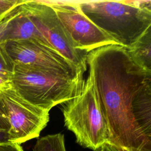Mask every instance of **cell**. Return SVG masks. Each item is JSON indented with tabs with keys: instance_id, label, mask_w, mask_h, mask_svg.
Segmentation results:
<instances>
[{
	"instance_id": "obj_1",
	"label": "cell",
	"mask_w": 151,
	"mask_h": 151,
	"mask_svg": "<svg viewBox=\"0 0 151 151\" xmlns=\"http://www.w3.org/2000/svg\"><path fill=\"white\" fill-rule=\"evenodd\" d=\"M109 143L122 151H151V71L127 48L107 45L87 55Z\"/></svg>"
},
{
	"instance_id": "obj_2",
	"label": "cell",
	"mask_w": 151,
	"mask_h": 151,
	"mask_svg": "<svg viewBox=\"0 0 151 151\" xmlns=\"http://www.w3.org/2000/svg\"><path fill=\"white\" fill-rule=\"evenodd\" d=\"M84 81L83 76H73L54 70L14 64L10 84L24 99L50 111L55 106L77 96Z\"/></svg>"
},
{
	"instance_id": "obj_3",
	"label": "cell",
	"mask_w": 151,
	"mask_h": 151,
	"mask_svg": "<svg viewBox=\"0 0 151 151\" xmlns=\"http://www.w3.org/2000/svg\"><path fill=\"white\" fill-rule=\"evenodd\" d=\"M81 12L121 46L129 48L151 27V11L129 1L76 2Z\"/></svg>"
},
{
	"instance_id": "obj_4",
	"label": "cell",
	"mask_w": 151,
	"mask_h": 151,
	"mask_svg": "<svg viewBox=\"0 0 151 151\" xmlns=\"http://www.w3.org/2000/svg\"><path fill=\"white\" fill-rule=\"evenodd\" d=\"M65 126L83 147L97 151L109 143L104 117L88 74L80 93L63 105Z\"/></svg>"
},
{
	"instance_id": "obj_5",
	"label": "cell",
	"mask_w": 151,
	"mask_h": 151,
	"mask_svg": "<svg viewBox=\"0 0 151 151\" xmlns=\"http://www.w3.org/2000/svg\"><path fill=\"white\" fill-rule=\"evenodd\" d=\"M10 124L11 143L21 144L39 137L49 121V111L32 104L11 87L0 91Z\"/></svg>"
},
{
	"instance_id": "obj_6",
	"label": "cell",
	"mask_w": 151,
	"mask_h": 151,
	"mask_svg": "<svg viewBox=\"0 0 151 151\" xmlns=\"http://www.w3.org/2000/svg\"><path fill=\"white\" fill-rule=\"evenodd\" d=\"M22 6L52 47L84 73L87 53L74 47L51 6L45 1L24 0Z\"/></svg>"
},
{
	"instance_id": "obj_7",
	"label": "cell",
	"mask_w": 151,
	"mask_h": 151,
	"mask_svg": "<svg viewBox=\"0 0 151 151\" xmlns=\"http://www.w3.org/2000/svg\"><path fill=\"white\" fill-rule=\"evenodd\" d=\"M45 2L54 9L77 50L88 54L103 46L118 45L81 12L76 2Z\"/></svg>"
},
{
	"instance_id": "obj_8",
	"label": "cell",
	"mask_w": 151,
	"mask_h": 151,
	"mask_svg": "<svg viewBox=\"0 0 151 151\" xmlns=\"http://www.w3.org/2000/svg\"><path fill=\"white\" fill-rule=\"evenodd\" d=\"M14 64L31 65L67 74L83 76L84 72L57 51L30 40H9L2 43Z\"/></svg>"
},
{
	"instance_id": "obj_9",
	"label": "cell",
	"mask_w": 151,
	"mask_h": 151,
	"mask_svg": "<svg viewBox=\"0 0 151 151\" xmlns=\"http://www.w3.org/2000/svg\"><path fill=\"white\" fill-rule=\"evenodd\" d=\"M22 2L17 7L15 15L6 25L1 44L9 40H30L54 49L23 8Z\"/></svg>"
},
{
	"instance_id": "obj_10",
	"label": "cell",
	"mask_w": 151,
	"mask_h": 151,
	"mask_svg": "<svg viewBox=\"0 0 151 151\" xmlns=\"http://www.w3.org/2000/svg\"><path fill=\"white\" fill-rule=\"evenodd\" d=\"M127 49L137 63L151 71V27Z\"/></svg>"
},
{
	"instance_id": "obj_11",
	"label": "cell",
	"mask_w": 151,
	"mask_h": 151,
	"mask_svg": "<svg viewBox=\"0 0 151 151\" xmlns=\"http://www.w3.org/2000/svg\"><path fill=\"white\" fill-rule=\"evenodd\" d=\"M33 151H66L64 136L62 133L48 134L38 139Z\"/></svg>"
},
{
	"instance_id": "obj_12",
	"label": "cell",
	"mask_w": 151,
	"mask_h": 151,
	"mask_svg": "<svg viewBox=\"0 0 151 151\" xmlns=\"http://www.w3.org/2000/svg\"><path fill=\"white\" fill-rule=\"evenodd\" d=\"M14 68V63L6 53L3 44H0V77L10 83Z\"/></svg>"
},
{
	"instance_id": "obj_13",
	"label": "cell",
	"mask_w": 151,
	"mask_h": 151,
	"mask_svg": "<svg viewBox=\"0 0 151 151\" xmlns=\"http://www.w3.org/2000/svg\"><path fill=\"white\" fill-rule=\"evenodd\" d=\"M24 0H0V21L19 5Z\"/></svg>"
},
{
	"instance_id": "obj_14",
	"label": "cell",
	"mask_w": 151,
	"mask_h": 151,
	"mask_svg": "<svg viewBox=\"0 0 151 151\" xmlns=\"http://www.w3.org/2000/svg\"><path fill=\"white\" fill-rule=\"evenodd\" d=\"M10 124L6 117L4 106L0 97V131L9 132Z\"/></svg>"
},
{
	"instance_id": "obj_15",
	"label": "cell",
	"mask_w": 151,
	"mask_h": 151,
	"mask_svg": "<svg viewBox=\"0 0 151 151\" xmlns=\"http://www.w3.org/2000/svg\"><path fill=\"white\" fill-rule=\"evenodd\" d=\"M17 7L14 9H13L4 18H3L2 20L0 21V44H1V38H2V37L3 36V34H4V31L5 29V28H6V27L8 25V22H9V21L12 18V17L15 15Z\"/></svg>"
},
{
	"instance_id": "obj_16",
	"label": "cell",
	"mask_w": 151,
	"mask_h": 151,
	"mask_svg": "<svg viewBox=\"0 0 151 151\" xmlns=\"http://www.w3.org/2000/svg\"><path fill=\"white\" fill-rule=\"evenodd\" d=\"M0 151H24V150L19 144L8 143L0 144Z\"/></svg>"
},
{
	"instance_id": "obj_17",
	"label": "cell",
	"mask_w": 151,
	"mask_h": 151,
	"mask_svg": "<svg viewBox=\"0 0 151 151\" xmlns=\"http://www.w3.org/2000/svg\"><path fill=\"white\" fill-rule=\"evenodd\" d=\"M11 143L9 141V135L8 132L0 131V144Z\"/></svg>"
},
{
	"instance_id": "obj_18",
	"label": "cell",
	"mask_w": 151,
	"mask_h": 151,
	"mask_svg": "<svg viewBox=\"0 0 151 151\" xmlns=\"http://www.w3.org/2000/svg\"><path fill=\"white\" fill-rule=\"evenodd\" d=\"M10 87H11L10 83L5 81V80H4L2 78L0 77V91L9 88Z\"/></svg>"
},
{
	"instance_id": "obj_19",
	"label": "cell",
	"mask_w": 151,
	"mask_h": 151,
	"mask_svg": "<svg viewBox=\"0 0 151 151\" xmlns=\"http://www.w3.org/2000/svg\"><path fill=\"white\" fill-rule=\"evenodd\" d=\"M104 146L106 147V149L107 151H122V150L116 148L115 147H113V146H112L111 145H105Z\"/></svg>"
},
{
	"instance_id": "obj_20",
	"label": "cell",
	"mask_w": 151,
	"mask_h": 151,
	"mask_svg": "<svg viewBox=\"0 0 151 151\" xmlns=\"http://www.w3.org/2000/svg\"><path fill=\"white\" fill-rule=\"evenodd\" d=\"M97 151H107V150H106V149L105 146H103L101 148H100V149H99V150H97Z\"/></svg>"
}]
</instances>
